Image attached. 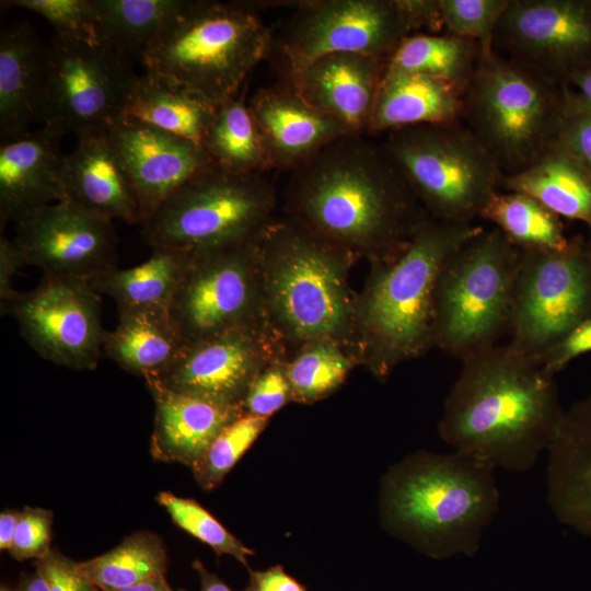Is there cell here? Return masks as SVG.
<instances>
[{"label": "cell", "instance_id": "9c48e42d", "mask_svg": "<svg viewBox=\"0 0 591 591\" xmlns=\"http://www.w3.org/2000/svg\"><path fill=\"white\" fill-rule=\"evenodd\" d=\"M383 147L429 217L472 223L498 192V163L470 129L456 121L404 127Z\"/></svg>", "mask_w": 591, "mask_h": 591}, {"label": "cell", "instance_id": "5bb4252c", "mask_svg": "<svg viewBox=\"0 0 591 591\" xmlns=\"http://www.w3.org/2000/svg\"><path fill=\"white\" fill-rule=\"evenodd\" d=\"M135 76L107 45L56 37L47 48L43 129L57 138L108 129L123 114Z\"/></svg>", "mask_w": 591, "mask_h": 591}, {"label": "cell", "instance_id": "30bf717a", "mask_svg": "<svg viewBox=\"0 0 591 591\" xmlns=\"http://www.w3.org/2000/svg\"><path fill=\"white\" fill-rule=\"evenodd\" d=\"M275 204L262 174H236L216 165L196 175L141 224L146 244L199 252L256 240Z\"/></svg>", "mask_w": 591, "mask_h": 591}, {"label": "cell", "instance_id": "ba28073f", "mask_svg": "<svg viewBox=\"0 0 591 591\" xmlns=\"http://www.w3.org/2000/svg\"><path fill=\"white\" fill-rule=\"evenodd\" d=\"M564 104L565 89L558 92L543 74L494 54L480 57L468 81L471 130L510 174L530 166L554 144Z\"/></svg>", "mask_w": 591, "mask_h": 591}, {"label": "cell", "instance_id": "277c9868", "mask_svg": "<svg viewBox=\"0 0 591 591\" xmlns=\"http://www.w3.org/2000/svg\"><path fill=\"white\" fill-rule=\"evenodd\" d=\"M428 217L393 257L376 260L358 308L369 361L378 375L434 345L438 278L448 258L482 231Z\"/></svg>", "mask_w": 591, "mask_h": 591}, {"label": "cell", "instance_id": "603a6c76", "mask_svg": "<svg viewBox=\"0 0 591 591\" xmlns=\"http://www.w3.org/2000/svg\"><path fill=\"white\" fill-rule=\"evenodd\" d=\"M248 106L271 167L293 171L349 135L341 123L308 104L289 83L258 90Z\"/></svg>", "mask_w": 591, "mask_h": 591}, {"label": "cell", "instance_id": "ac0fdd59", "mask_svg": "<svg viewBox=\"0 0 591 591\" xmlns=\"http://www.w3.org/2000/svg\"><path fill=\"white\" fill-rule=\"evenodd\" d=\"M265 362L266 348L254 324L184 345L165 369L146 378V382L148 386L242 405Z\"/></svg>", "mask_w": 591, "mask_h": 591}, {"label": "cell", "instance_id": "11a10c76", "mask_svg": "<svg viewBox=\"0 0 591 591\" xmlns=\"http://www.w3.org/2000/svg\"><path fill=\"white\" fill-rule=\"evenodd\" d=\"M589 246H590V250H591V227H590V240H589Z\"/></svg>", "mask_w": 591, "mask_h": 591}, {"label": "cell", "instance_id": "f6af8a7d", "mask_svg": "<svg viewBox=\"0 0 591 591\" xmlns=\"http://www.w3.org/2000/svg\"><path fill=\"white\" fill-rule=\"evenodd\" d=\"M37 570L45 577L50 591H100L82 572L78 563L57 551L38 559Z\"/></svg>", "mask_w": 591, "mask_h": 591}, {"label": "cell", "instance_id": "8992f818", "mask_svg": "<svg viewBox=\"0 0 591 591\" xmlns=\"http://www.w3.org/2000/svg\"><path fill=\"white\" fill-rule=\"evenodd\" d=\"M269 44V31L250 7L188 1L141 58L146 70L172 77L218 104L235 96Z\"/></svg>", "mask_w": 591, "mask_h": 591}, {"label": "cell", "instance_id": "7a4b0ae2", "mask_svg": "<svg viewBox=\"0 0 591 591\" xmlns=\"http://www.w3.org/2000/svg\"><path fill=\"white\" fill-rule=\"evenodd\" d=\"M461 361L438 425L441 439L495 470L530 471L565 410L554 376L509 343Z\"/></svg>", "mask_w": 591, "mask_h": 591}, {"label": "cell", "instance_id": "7402d4cb", "mask_svg": "<svg viewBox=\"0 0 591 591\" xmlns=\"http://www.w3.org/2000/svg\"><path fill=\"white\" fill-rule=\"evenodd\" d=\"M546 453V500L552 512L591 538V394L564 410Z\"/></svg>", "mask_w": 591, "mask_h": 591}, {"label": "cell", "instance_id": "f5cc1de1", "mask_svg": "<svg viewBox=\"0 0 591 591\" xmlns=\"http://www.w3.org/2000/svg\"><path fill=\"white\" fill-rule=\"evenodd\" d=\"M117 591H173V589L164 577H159Z\"/></svg>", "mask_w": 591, "mask_h": 591}, {"label": "cell", "instance_id": "7c38bea8", "mask_svg": "<svg viewBox=\"0 0 591 591\" xmlns=\"http://www.w3.org/2000/svg\"><path fill=\"white\" fill-rule=\"evenodd\" d=\"M589 317V242L577 235L561 250H521L508 343L540 361L549 348Z\"/></svg>", "mask_w": 591, "mask_h": 591}, {"label": "cell", "instance_id": "d590c367", "mask_svg": "<svg viewBox=\"0 0 591 591\" xmlns=\"http://www.w3.org/2000/svg\"><path fill=\"white\" fill-rule=\"evenodd\" d=\"M473 43L452 35L415 33L402 40L386 61V69L419 73L459 86L473 70Z\"/></svg>", "mask_w": 591, "mask_h": 591}, {"label": "cell", "instance_id": "2e32d148", "mask_svg": "<svg viewBox=\"0 0 591 591\" xmlns=\"http://www.w3.org/2000/svg\"><path fill=\"white\" fill-rule=\"evenodd\" d=\"M13 239L27 265L44 276L92 278L116 267L113 221L69 199L44 206L16 223Z\"/></svg>", "mask_w": 591, "mask_h": 591}, {"label": "cell", "instance_id": "f907efd6", "mask_svg": "<svg viewBox=\"0 0 591 591\" xmlns=\"http://www.w3.org/2000/svg\"><path fill=\"white\" fill-rule=\"evenodd\" d=\"M21 511L5 509L0 513V549L9 551L12 547Z\"/></svg>", "mask_w": 591, "mask_h": 591}, {"label": "cell", "instance_id": "ee69618b", "mask_svg": "<svg viewBox=\"0 0 591 591\" xmlns=\"http://www.w3.org/2000/svg\"><path fill=\"white\" fill-rule=\"evenodd\" d=\"M53 512L38 507H25L15 531L10 554L18 560L36 558L50 552Z\"/></svg>", "mask_w": 591, "mask_h": 591}, {"label": "cell", "instance_id": "cb8c5ba5", "mask_svg": "<svg viewBox=\"0 0 591 591\" xmlns=\"http://www.w3.org/2000/svg\"><path fill=\"white\" fill-rule=\"evenodd\" d=\"M45 129L4 139L0 146V219L16 223L31 212L66 199L63 155Z\"/></svg>", "mask_w": 591, "mask_h": 591}, {"label": "cell", "instance_id": "44dd1931", "mask_svg": "<svg viewBox=\"0 0 591 591\" xmlns=\"http://www.w3.org/2000/svg\"><path fill=\"white\" fill-rule=\"evenodd\" d=\"M77 138L74 149L62 159L66 199L112 221L141 224L136 189L107 129Z\"/></svg>", "mask_w": 591, "mask_h": 591}, {"label": "cell", "instance_id": "4316f807", "mask_svg": "<svg viewBox=\"0 0 591 591\" xmlns=\"http://www.w3.org/2000/svg\"><path fill=\"white\" fill-rule=\"evenodd\" d=\"M461 90L449 81L385 67L367 132L454 123L463 109Z\"/></svg>", "mask_w": 591, "mask_h": 591}, {"label": "cell", "instance_id": "83f0119b", "mask_svg": "<svg viewBox=\"0 0 591 591\" xmlns=\"http://www.w3.org/2000/svg\"><path fill=\"white\" fill-rule=\"evenodd\" d=\"M216 106L183 82L146 70L134 77L120 117L135 118L201 144Z\"/></svg>", "mask_w": 591, "mask_h": 591}, {"label": "cell", "instance_id": "d6a6232c", "mask_svg": "<svg viewBox=\"0 0 591 591\" xmlns=\"http://www.w3.org/2000/svg\"><path fill=\"white\" fill-rule=\"evenodd\" d=\"M102 40L120 55L142 54L158 39L187 0H92Z\"/></svg>", "mask_w": 591, "mask_h": 591}, {"label": "cell", "instance_id": "4fadbf2b", "mask_svg": "<svg viewBox=\"0 0 591 591\" xmlns=\"http://www.w3.org/2000/svg\"><path fill=\"white\" fill-rule=\"evenodd\" d=\"M256 241L190 252L169 306L184 345L256 324L263 311Z\"/></svg>", "mask_w": 591, "mask_h": 591}, {"label": "cell", "instance_id": "d6986e66", "mask_svg": "<svg viewBox=\"0 0 591 591\" xmlns=\"http://www.w3.org/2000/svg\"><path fill=\"white\" fill-rule=\"evenodd\" d=\"M107 131L136 189L142 223L179 187L215 165L201 144L135 118L119 117Z\"/></svg>", "mask_w": 591, "mask_h": 591}, {"label": "cell", "instance_id": "d4e9b609", "mask_svg": "<svg viewBox=\"0 0 591 591\" xmlns=\"http://www.w3.org/2000/svg\"><path fill=\"white\" fill-rule=\"evenodd\" d=\"M155 405L150 452L158 461L188 467L198 461L217 434L245 414L242 405L148 386Z\"/></svg>", "mask_w": 591, "mask_h": 591}, {"label": "cell", "instance_id": "f546056e", "mask_svg": "<svg viewBox=\"0 0 591 591\" xmlns=\"http://www.w3.org/2000/svg\"><path fill=\"white\" fill-rule=\"evenodd\" d=\"M183 346L165 309L118 310V323L104 339L109 359L144 379L165 369Z\"/></svg>", "mask_w": 591, "mask_h": 591}, {"label": "cell", "instance_id": "bcb514c9", "mask_svg": "<svg viewBox=\"0 0 591 591\" xmlns=\"http://www.w3.org/2000/svg\"><path fill=\"white\" fill-rule=\"evenodd\" d=\"M591 352V317L583 321L540 359L543 369L555 376L570 361Z\"/></svg>", "mask_w": 591, "mask_h": 591}, {"label": "cell", "instance_id": "f35d334b", "mask_svg": "<svg viewBox=\"0 0 591 591\" xmlns=\"http://www.w3.org/2000/svg\"><path fill=\"white\" fill-rule=\"evenodd\" d=\"M155 500L178 528L210 546L218 555L232 556L246 565L247 557L254 554L197 501L170 491H160Z\"/></svg>", "mask_w": 591, "mask_h": 591}, {"label": "cell", "instance_id": "c3c4849f", "mask_svg": "<svg viewBox=\"0 0 591 591\" xmlns=\"http://www.w3.org/2000/svg\"><path fill=\"white\" fill-rule=\"evenodd\" d=\"M254 591H304L302 587L281 568H273L256 575Z\"/></svg>", "mask_w": 591, "mask_h": 591}, {"label": "cell", "instance_id": "5b68a950", "mask_svg": "<svg viewBox=\"0 0 591 591\" xmlns=\"http://www.w3.org/2000/svg\"><path fill=\"white\" fill-rule=\"evenodd\" d=\"M263 310L296 340L339 337L352 305L347 251L297 221L269 223L256 241Z\"/></svg>", "mask_w": 591, "mask_h": 591}, {"label": "cell", "instance_id": "b9f144b4", "mask_svg": "<svg viewBox=\"0 0 591 591\" xmlns=\"http://www.w3.org/2000/svg\"><path fill=\"white\" fill-rule=\"evenodd\" d=\"M554 143L571 153L591 173V113L568 89H565L564 112Z\"/></svg>", "mask_w": 591, "mask_h": 591}, {"label": "cell", "instance_id": "f1b7e54d", "mask_svg": "<svg viewBox=\"0 0 591 591\" xmlns=\"http://www.w3.org/2000/svg\"><path fill=\"white\" fill-rule=\"evenodd\" d=\"M502 183L509 192L533 197L559 218L591 227V173L555 143L526 169L505 176Z\"/></svg>", "mask_w": 591, "mask_h": 591}, {"label": "cell", "instance_id": "ffe728a7", "mask_svg": "<svg viewBox=\"0 0 591 591\" xmlns=\"http://www.w3.org/2000/svg\"><path fill=\"white\" fill-rule=\"evenodd\" d=\"M386 60L359 54L323 56L289 74V85L308 104L344 125L367 132Z\"/></svg>", "mask_w": 591, "mask_h": 591}, {"label": "cell", "instance_id": "8d00e7d4", "mask_svg": "<svg viewBox=\"0 0 591 591\" xmlns=\"http://www.w3.org/2000/svg\"><path fill=\"white\" fill-rule=\"evenodd\" d=\"M350 367L335 340L308 343L286 369L292 399L314 402L328 395L344 382Z\"/></svg>", "mask_w": 591, "mask_h": 591}, {"label": "cell", "instance_id": "52a82bcc", "mask_svg": "<svg viewBox=\"0 0 591 591\" xmlns=\"http://www.w3.org/2000/svg\"><path fill=\"white\" fill-rule=\"evenodd\" d=\"M520 253L493 228L479 231L448 258L436 290V346L463 360L509 333Z\"/></svg>", "mask_w": 591, "mask_h": 591}, {"label": "cell", "instance_id": "8fae6325", "mask_svg": "<svg viewBox=\"0 0 591 591\" xmlns=\"http://www.w3.org/2000/svg\"><path fill=\"white\" fill-rule=\"evenodd\" d=\"M428 26L425 0L302 1L280 39L289 74L331 54L386 60L407 36Z\"/></svg>", "mask_w": 591, "mask_h": 591}, {"label": "cell", "instance_id": "681fc988", "mask_svg": "<svg viewBox=\"0 0 591 591\" xmlns=\"http://www.w3.org/2000/svg\"><path fill=\"white\" fill-rule=\"evenodd\" d=\"M567 82L577 88L576 96L581 105L591 113V63L572 72Z\"/></svg>", "mask_w": 591, "mask_h": 591}, {"label": "cell", "instance_id": "ab89813d", "mask_svg": "<svg viewBox=\"0 0 591 591\" xmlns=\"http://www.w3.org/2000/svg\"><path fill=\"white\" fill-rule=\"evenodd\" d=\"M511 0H438L441 25L450 35L479 43L482 57L493 54L498 23Z\"/></svg>", "mask_w": 591, "mask_h": 591}, {"label": "cell", "instance_id": "74e56055", "mask_svg": "<svg viewBox=\"0 0 591 591\" xmlns=\"http://www.w3.org/2000/svg\"><path fill=\"white\" fill-rule=\"evenodd\" d=\"M268 418L243 414L211 441L192 471L204 490L217 488L265 429Z\"/></svg>", "mask_w": 591, "mask_h": 591}, {"label": "cell", "instance_id": "7bdbcfd3", "mask_svg": "<svg viewBox=\"0 0 591 591\" xmlns=\"http://www.w3.org/2000/svg\"><path fill=\"white\" fill-rule=\"evenodd\" d=\"M292 399L286 369L265 367L251 384L242 407L245 414L269 418Z\"/></svg>", "mask_w": 591, "mask_h": 591}, {"label": "cell", "instance_id": "4dcf8cb0", "mask_svg": "<svg viewBox=\"0 0 591 591\" xmlns=\"http://www.w3.org/2000/svg\"><path fill=\"white\" fill-rule=\"evenodd\" d=\"M189 257L190 252L183 248L154 247L143 263L126 269L114 267L89 282L97 293L113 298L117 310L169 311Z\"/></svg>", "mask_w": 591, "mask_h": 591}, {"label": "cell", "instance_id": "7dc6e473", "mask_svg": "<svg viewBox=\"0 0 591 591\" xmlns=\"http://www.w3.org/2000/svg\"><path fill=\"white\" fill-rule=\"evenodd\" d=\"M26 264L24 254L13 240L3 235L0 239V308L1 312L18 293L13 289V278Z\"/></svg>", "mask_w": 591, "mask_h": 591}, {"label": "cell", "instance_id": "484cf974", "mask_svg": "<svg viewBox=\"0 0 591 591\" xmlns=\"http://www.w3.org/2000/svg\"><path fill=\"white\" fill-rule=\"evenodd\" d=\"M47 48L27 24H16L0 36V136L14 138L40 121Z\"/></svg>", "mask_w": 591, "mask_h": 591}, {"label": "cell", "instance_id": "9a60e30c", "mask_svg": "<svg viewBox=\"0 0 591 591\" xmlns=\"http://www.w3.org/2000/svg\"><path fill=\"white\" fill-rule=\"evenodd\" d=\"M97 292L77 278L44 276L18 292L1 314L16 321L28 345L44 359L77 370L94 369L104 351Z\"/></svg>", "mask_w": 591, "mask_h": 591}, {"label": "cell", "instance_id": "836d02e7", "mask_svg": "<svg viewBox=\"0 0 591 591\" xmlns=\"http://www.w3.org/2000/svg\"><path fill=\"white\" fill-rule=\"evenodd\" d=\"M78 565L100 591H117L164 577L167 553L158 534L140 531L126 536L111 551Z\"/></svg>", "mask_w": 591, "mask_h": 591}, {"label": "cell", "instance_id": "e575fe53", "mask_svg": "<svg viewBox=\"0 0 591 591\" xmlns=\"http://www.w3.org/2000/svg\"><path fill=\"white\" fill-rule=\"evenodd\" d=\"M479 217L493 222L520 250L555 251L569 242L560 218L522 193L497 192Z\"/></svg>", "mask_w": 591, "mask_h": 591}, {"label": "cell", "instance_id": "3957f363", "mask_svg": "<svg viewBox=\"0 0 591 591\" xmlns=\"http://www.w3.org/2000/svg\"><path fill=\"white\" fill-rule=\"evenodd\" d=\"M495 472L457 451L414 453L382 479V524L429 557L474 556L499 510Z\"/></svg>", "mask_w": 591, "mask_h": 591}, {"label": "cell", "instance_id": "db71d44e", "mask_svg": "<svg viewBox=\"0 0 591 591\" xmlns=\"http://www.w3.org/2000/svg\"><path fill=\"white\" fill-rule=\"evenodd\" d=\"M23 591H50L45 577L37 572L27 581Z\"/></svg>", "mask_w": 591, "mask_h": 591}, {"label": "cell", "instance_id": "6da1fadb", "mask_svg": "<svg viewBox=\"0 0 591 591\" xmlns=\"http://www.w3.org/2000/svg\"><path fill=\"white\" fill-rule=\"evenodd\" d=\"M294 221L346 250L387 259L429 216L383 146L346 135L292 171Z\"/></svg>", "mask_w": 591, "mask_h": 591}, {"label": "cell", "instance_id": "e0dca14e", "mask_svg": "<svg viewBox=\"0 0 591 591\" xmlns=\"http://www.w3.org/2000/svg\"><path fill=\"white\" fill-rule=\"evenodd\" d=\"M549 80L591 63V0H515L496 35Z\"/></svg>", "mask_w": 591, "mask_h": 591}, {"label": "cell", "instance_id": "60d3db41", "mask_svg": "<svg viewBox=\"0 0 591 591\" xmlns=\"http://www.w3.org/2000/svg\"><path fill=\"white\" fill-rule=\"evenodd\" d=\"M3 3L42 15L53 25L58 38L91 46L104 44L92 0H11Z\"/></svg>", "mask_w": 591, "mask_h": 591}, {"label": "cell", "instance_id": "1f68e13d", "mask_svg": "<svg viewBox=\"0 0 591 591\" xmlns=\"http://www.w3.org/2000/svg\"><path fill=\"white\" fill-rule=\"evenodd\" d=\"M201 146L216 166L232 173L260 174L271 169L252 111L240 97L217 104Z\"/></svg>", "mask_w": 591, "mask_h": 591}, {"label": "cell", "instance_id": "816d5d0a", "mask_svg": "<svg viewBox=\"0 0 591 591\" xmlns=\"http://www.w3.org/2000/svg\"><path fill=\"white\" fill-rule=\"evenodd\" d=\"M195 568L201 578L200 591H232L228 586L220 581L216 576L207 572L200 563H195Z\"/></svg>", "mask_w": 591, "mask_h": 591}]
</instances>
